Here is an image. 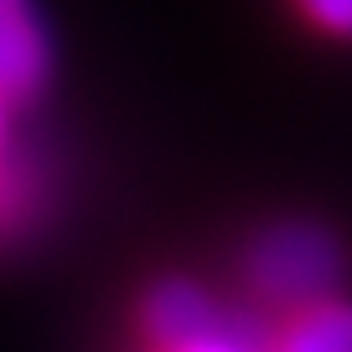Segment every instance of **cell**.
<instances>
[{"mask_svg":"<svg viewBox=\"0 0 352 352\" xmlns=\"http://www.w3.org/2000/svg\"><path fill=\"white\" fill-rule=\"evenodd\" d=\"M242 273L260 304H269L273 313H291V308L317 304L339 291L344 251L322 225L282 220V225H269L264 234H256V242L247 247V260H242Z\"/></svg>","mask_w":352,"mask_h":352,"instance_id":"obj_1","label":"cell"},{"mask_svg":"<svg viewBox=\"0 0 352 352\" xmlns=\"http://www.w3.org/2000/svg\"><path fill=\"white\" fill-rule=\"evenodd\" d=\"M238 322L242 313L225 308L212 291H203L190 278H168L150 286V295L141 300V330H146L150 348H163V352L207 344V339L234 330Z\"/></svg>","mask_w":352,"mask_h":352,"instance_id":"obj_2","label":"cell"},{"mask_svg":"<svg viewBox=\"0 0 352 352\" xmlns=\"http://www.w3.org/2000/svg\"><path fill=\"white\" fill-rule=\"evenodd\" d=\"M53 75V40L36 0H0V97L22 106Z\"/></svg>","mask_w":352,"mask_h":352,"instance_id":"obj_3","label":"cell"},{"mask_svg":"<svg viewBox=\"0 0 352 352\" xmlns=\"http://www.w3.org/2000/svg\"><path fill=\"white\" fill-rule=\"evenodd\" d=\"M278 317L282 322L269 326V352H352V304L339 295Z\"/></svg>","mask_w":352,"mask_h":352,"instance_id":"obj_4","label":"cell"},{"mask_svg":"<svg viewBox=\"0 0 352 352\" xmlns=\"http://www.w3.org/2000/svg\"><path fill=\"white\" fill-rule=\"evenodd\" d=\"M49 207V168L27 154L22 146H9L0 154V242L22 238Z\"/></svg>","mask_w":352,"mask_h":352,"instance_id":"obj_5","label":"cell"},{"mask_svg":"<svg viewBox=\"0 0 352 352\" xmlns=\"http://www.w3.org/2000/svg\"><path fill=\"white\" fill-rule=\"evenodd\" d=\"M295 9H300L304 22L317 27L322 36L352 40V0H295Z\"/></svg>","mask_w":352,"mask_h":352,"instance_id":"obj_6","label":"cell"},{"mask_svg":"<svg viewBox=\"0 0 352 352\" xmlns=\"http://www.w3.org/2000/svg\"><path fill=\"white\" fill-rule=\"evenodd\" d=\"M163 352V348H154ZM181 352H269V326L251 322V317H242L234 330H225V335L207 339V344H194V348H181Z\"/></svg>","mask_w":352,"mask_h":352,"instance_id":"obj_7","label":"cell"},{"mask_svg":"<svg viewBox=\"0 0 352 352\" xmlns=\"http://www.w3.org/2000/svg\"><path fill=\"white\" fill-rule=\"evenodd\" d=\"M14 146V128H9V102L0 97V154Z\"/></svg>","mask_w":352,"mask_h":352,"instance_id":"obj_8","label":"cell"}]
</instances>
